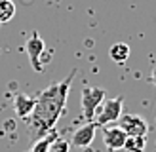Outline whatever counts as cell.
<instances>
[{
	"instance_id": "6da1fadb",
	"label": "cell",
	"mask_w": 156,
	"mask_h": 152,
	"mask_svg": "<svg viewBox=\"0 0 156 152\" xmlns=\"http://www.w3.org/2000/svg\"><path fill=\"white\" fill-rule=\"evenodd\" d=\"M76 71H73L63 82L51 84L46 89H42L36 97V105L33 112H30V129L33 133L38 137H44L46 133H50L55 127L57 120L61 118V114L65 112V105H67V97H69V89L74 78Z\"/></svg>"
},
{
	"instance_id": "30bf717a",
	"label": "cell",
	"mask_w": 156,
	"mask_h": 152,
	"mask_svg": "<svg viewBox=\"0 0 156 152\" xmlns=\"http://www.w3.org/2000/svg\"><path fill=\"white\" fill-rule=\"evenodd\" d=\"M55 139H57V135L53 133V129H51V131L46 133L44 137H38V139L34 141V144L30 147L29 152H50L51 150V144H53Z\"/></svg>"
},
{
	"instance_id": "7a4b0ae2",
	"label": "cell",
	"mask_w": 156,
	"mask_h": 152,
	"mask_svg": "<svg viewBox=\"0 0 156 152\" xmlns=\"http://www.w3.org/2000/svg\"><path fill=\"white\" fill-rule=\"evenodd\" d=\"M105 93H107L105 88H84L82 89V97H80L82 116L88 122H93L101 103L105 101Z\"/></svg>"
},
{
	"instance_id": "9c48e42d",
	"label": "cell",
	"mask_w": 156,
	"mask_h": 152,
	"mask_svg": "<svg viewBox=\"0 0 156 152\" xmlns=\"http://www.w3.org/2000/svg\"><path fill=\"white\" fill-rule=\"evenodd\" d=\"M108 55H111V59L114 61V63H126L128 57H129V46L124 44V42H116L111 46V50H108Z\"/></svg>"
},
{
	"instance_id": "277c9868",
	"label": "cell",
	"mask_w": 156,
	"mask_h": 152,
	"mask_svg": "<svg viewBox=\"0 0 156 152\" xmlns=\"http://www.w3.org/2000/svg\"><path fill=\"white\" fill-rule=\"evenodd\" d=\"M118 120L120 127L126 131L128 137H147V133H149V124L139 114H122Z\"/></svg>"
},
{
	"instance_id": "5b68a950",
	"label": "cell",
	"mask_w": 156,
	"mask_h": 152,
	"mask_svg": "<svg viewBox=\"0 0 156 152\" xmlns=\"http://www.w3.org/2000/svg\"><path fill=\"white\" fill-rule=\"evenodd\" d=\"M25 50H27V53H29V59H30V65H33V68L34 71H42V53L46 51V44H44V40L40 36H38L36 33H33V36L27 40V44H25Z\"/></svg>"
},
{
	"instance_id": "52a82bcc",
	"label": "cell",
	"mask_w": 156,
	"mask_h": 152,
	"mask_svg": "<svg viewBox=\"0 0 156 152\" xmlns=\"http://www.w3.org/2000/svg\"><path fill=\"white\" fill-rule=\"evenodd\" d=\"M95 131H97V126L93 124V122H88V124H84L80 129H76L74 135H73V144L78 148H86L90 147L95 139Z\"/></svg>"
},
{
	"instance_id": "8fae6325",
	"label": "cell",
	"mask_w": 156,
	"mask_h": 152,
	"mask_svg": "<svg viewBox=\"0 0 156 152\" xmlns=\"http://www.w3.org/2000/svg\"><path fill=\"white\" fill-rule=\"evenodd\" d=\"M15 15V4L13 0H0V25L12 21Z\"/></svg>"
},
{
	"instance_id": "3957f363",
	"label": "cell",
	"mask_w": 156,
	"mask_h": 152,
	"mask_svg": "<svg viewBox=\"0 0 156 152\" xmlns=\"http://www.w3.org/2000/svg\"><path fill=\"white\" fill-rule=\"evenodd\" d=\"M122 106H124V97H114V99H107L101 103V112L97 114V118L93 124L95 126H107L111 122H118L122 116Z\"/></svg>"
},
{
	"instance_id": "ba28073f",
	"label": "cell",
	"mask_w": 156,
	"mask_h": 152,
	"mask_svg": "<svg viewBox=\"0 0 156 152\" xmlns=\"http://www.w3.org/2000/svg\"><path fill=\"white\" fill-rule=\"evenodd\" d=\"M36 105V97H30V95H15V101H13V106H15V112H17L19 118H29L30 112H33Z\"/></svg>"
},
{
	"instance_id": "5bb4252c",
	"label": "cell",
	"mask_w": 156,
	"mask_h": 152,
	"mask_svg": "<svg viewBox=\"0 0 156 152\" xmlns=\"http://www.w3.org/2000/svg\"><path fill=\"white\" fill-rule=\"evenodd\" d=\"M151 82H152L154 86H156V67L152 68V72H151Z\"/></svg>"
},
{
	"instance_id": "8992f818",
	"label": "cell",
	"mask_w": 156,
	"mask_h": 152,
	"mask_svg": "<svg viewBox=\"0 0 156 152\" xmlns=\"http://www.w3.org/2000/svg\"><path fill=\"white\" fill-rule=\"evenodd\" d=\"M128 135L126 131L120 127V126H112V127H107L103 131V143L108 150H120L124 148V143H126Z\"/></svg>"
},
{
	"instance_id": "7c38bea8",
	"label": "cell",
	"mask_w": 156,
	"mask_h": 152,
	"mask_svg": "<svg viewBox=\"0 0 156 152\" xmlns=\"http://www.w3.org/2000/svg\"><path fill=\"white\" fill-rule=\"evenodd\" d=\"M147 147V137H128L124 143V148L128 152H145Z\"/></svg>"
},
{
	"instance_id": "4fadbf2b",
	"label": "cell",
	"mask_w": 156,
	"mask_h": 152,
	"mask_svg": "<svg viewBox=\"0 0 156 152\" xmlns=\"http://www.w3.org/2000/svg\"><path fill=\"white\" fill-rule=\"evenodd\" d=\"M51 148L53 150H55V152H67L69 150V143L67 141H63V139H55V141H53V144H51Z\"/></svg>"
}]
</instances>
